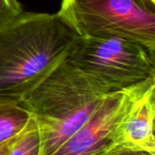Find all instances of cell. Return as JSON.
I'll use <instances>...</instances> for the list:
<instances>
[{"mask_svg":"<svg viewBox=\"0 0 155 155\" xmlns=\"http://www.w3.org/2000/svg\"><path fill=\"white\" fill-rule=\"evenodd\" d=\"M77 36L57 13L23 12L0 25V100L21 103L66 59Z\"/></svg>","mask_w":155,"mask_h":155,"instance_id":"obj_1","label":"cell"},{"mask_svg":"<svg viewBox=\"0 0 155 155\" xmlns=\"http://www.w3.org/2000/svg\"><path fill=\"white\" fill-rule=\"evenodd\" d=\"M106 94L72 63H61L20 103L39 130L41 155L54 153Z\"/></svg>","mask_w":155,"mask_h":155,"instance_id":"obj_2","label":"cell"},{"mask_svg":"<svg viewBox=\"0 0 155 155\" xmlns=\"http://www.w3.org/2000/svg\"><path fill=\"white\" fill-rule=\"evenodd\" d=\"M66 60L106 93L155 76V52L120 35L77 36Z\"/></svg>","mask_w":155,"mask_h":155,"instance_id":"obj_3","label":"cell"},{"mask_svg":"<svg viewBox=\"0 0 155 155\" xmlns=\"http://www.w3.org/2000/svg\"><path fill=\"white\" fill-rule=\"evenodd\" d=\"M57 14L78 36H124L155 52V0H63Z\"/></svg>","mask_w":155,"mask_h":155,"instance_id":"obj_4","label":"cell"},{"mask_svg":"<svg viewBox=\"0 0 155 155\" xmlns=\"http://www.w3.org/2000/svg\"><path fill=\"white\" fill-rule=\"evenodd\" d=\"M130 88L107 93L88 119L51 155H107L114 149L117 124Z\"/></svg>","mask_w":155,"mask_h":155,"instance_id":"obj_5","label":"cell"},{"mask_svg":"<svg viewBox=\"0 0 155 155\" xmlns=\"http://www.w3.org/2000/svg\"><path fill=\"white\" fill-rule=\"evenodd\" d=\"M154 117L155 76H153L131 86L127 104L116 127L114 149L155 155Z\"/></svg>","mask_w":155,"mask_h":155,"instance_id":"obj_6","label":"cell"},{"mask_svg":"<svg viewBox=\"0 0 155 155\" xmlns=\"http://www.w3.org/2000/svg\"><path fill=\"white\" fill-rule=\"evenodd\" d=\"M31 115L20 104L0 100V145L18 135Z\"/></svg>","mask_w":155,"mask_h":155,"instance_id":"obj_7","label":"cell"},{"mask_svg":"<svg viewBox=\"0 0 155 155\" xmlns=\"http://www.w3.org/2000/svg\"><path fill=\"white\" fill-rule=\"evenodd\" d=\"M7 155H41L40 134L32 117L15 137Z\"/></svg>","mask_w":155,"mask_h":155,"instance_id":"obj_8","label":"cell"},{"mask_svg":"<svg viewBox=\"0 0 155 155\" xmlns=\"http://www.w3.org/2000/svg\"><path fill=\"white\" fill-rule=\"evenodd\" d=\"M18 0H0V25H3L23 13Z\"/></svg>","mask_w":155,"mask_h":155,"instance_id":"obj_9","label":"cell"},{"mask_svg":"<svg viewBox=\"0 0 155 155\" xmlns=\"http://www.w3.org/2000/svg\"><path fill=\"white\" fill-rule=\"evenodd\" d=\"M107 155H154L146 152L142 151H133V150H126V149H114Z\"/></svg>","mask_w":155,"mask_h":155,"instance_id":"obj_10","label":"cell"},{"mask_svg":"<svg viewBox=\"0 0 155 155\" xmlns=\"http://www.w3.org/2000/svg\"><path fill=\"white\" fill-rule=\"evenodd\" d=\"M16 136H17V135H16ZM16 136H15V137H16ZM15 137L13 138V139H11L10 141H8V142H6V143H3L2 145H0V155L8 154V153H9V151H10V148H11V146H12V144H13V143H14Z\"/></svg>","mask_w":155,"mask_h":155,"instance_id":"obj_11","label":"cell"}]
</instances>
